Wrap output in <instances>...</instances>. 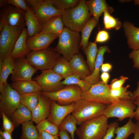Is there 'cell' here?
<instances>
[{"label":"cell","mask_w":139,"mask_h":139,"mask_svg":"<svg viewBox=\"0 0 139 139\" xmlns=\"http://www.w3.org/2000/svg\"><path fill=\"white\" fill-rule=\"evenodd\" d=\"M137 129L134 134V137L133 139H139V121Z\"/></svg>","instance_id":"obj_54"},{"label":"cell","mask_w":139,"mask_h":139,"mask_svg":"<svg viewBox=\"0 0 139 139\" xmlns=\"http://www.w3.org/2000/svg\"><path fill=\"white\" fill-rule=\"evenodd\" d=\"M86 57V62L91 73L93 71L98 49L95 42H89L87 47L83 50Z\"/></svg>","instance_id":"obj_30"},{"label":"cell","mask_w":139,"mask_h":139,"mask_svg":"<svg viewBox=\"0 0 139 139\" xmlns=\"http://www.w3.org/2000/svg\"><path fill=\"white\" fill-rule=\"evenodd\" d=\"M31 111L24 106L20 103L12 114L10 119L18 127L20 124L31 120Z\"/></svg>","instance_id":"obj_27"},{"label":"cell","mask_w":139,"mask_h":139,"mask_svg":"<svg viewBox=\"0 0 139 139\" xmlns=\"http://www.w3.org/2000/svg\"><path fill=\"white\" fill-rule=\"evenodd\" d=\"M36 126L39 133L44 131L54 135H58L59 132L58 127L47 119L39 123Z\"/></svg>","instance_id":"obj_38"},{"label":"cell","mask_w":139,"mask_h":139,"mask_svg":"<svg viewBox=\"0 0 139 139\" xmlns=\"http://www.w3.org/2000/svg\"><path fill=\"white\" fill-rule=\"evenodd\" d=\"M24 27H13L4 25L0 32V60L3 61L11 56Z\"/></svg>","instance_id":"obj_6"},{"label":"cell","mask_w":139,"mask_h":139,"mask_svg":"<svg viewBox=\"0 0 139 139\" xmlns=\"http://www.w3.org/2000/svg\"><path fill=\"white\" fill-rule=\"evenodd\" d=\"M77 120L71 114L67 115L62 121L58 126L59 131L65 130L70 134L71 139H75L74 134L77 128Z\"/></svg>","instance_id":"obj_31"},{"label":"cell","mask_w":139,"mask_h":139,"mask_svg":"<svg viewBox=\"0 0 139 139\" xmlns=\"http://www.w3.org/2000/svg\"><path fill=\"white\" fill-rule=\"evenodd\" d=\"M0 139H4L3 136L1 135H0Z\"/></svg>","instance_id":"obj_57"},{"label":"cell","mask_w":139,"mask_h":139,"mask_svg":"<svg viewBox=\"0 0 139 139\" xmlns=\"http://www.w3.org/2000/svg\"><path fill=\"white\" fill-rule=\"evenodd\" d=\"M91 16L85 0H80L76 6L64 11L61 15L66 27L79 32Z\"/></svg>","instance_id":"obj_1"},{"label":"cell","mask_w":139,"mask_h":139,"mask_svg":"<svg viewBox=\"0 0 139 139\" xmlns=\"http://www.w3.org/2000/svg\"><path fill=\"white\" fill-rule=\"evenodd\" d=\"M76 106L75 102L68 105L62 106L51 100L50 113L47 119L58 127L62 120L72 113Z\"/></svg>","instance_id":"obj_15"},{"label":"cell","mask_w":139,"mask_h":139,"mask_svg":"<svg viewBox=\"0 0 139 139\" xmlns=\"http://www.w3.org/2000/svg\"><path fill=\"white\" fill-rule=\"evenodd\" d=\"M25 1L37 15L42 25L50 18L61 15L64 11L55 7L50 0H26Z\"/></svg>","instance_id":"obj_9"},{"label":"cell","mask_w":139,"mask_h":139,"mask_svg":"<svg viewBox=\"0 0 139 139\" xmlns=\"http://www.w3.org/2000/svg\"><path fill=\"white\" fill-rule=\"evenodd\" d=\"M100 77L103 83L106 84H108L110 78V74L108 72H102Z\"/></svg>","instance_id":"obj_50"},{"label":"cell","mask_w":139,"mask_h":139,"mask_svg":"<svg viewBox=\"0 0 139 139\" xmlns=\"http://www.w3.org/2000/svg\"><path fill=\"white\" fill-rule=\"evenodd\" d=\"M110 52L108 47L107 46L99 47L98 49L94 71L91 74L85 77L83 80L92 85L95 84L100 81V73L103 61L104 55L106 52Z\"/></svg>","instance_id":"obj_18"},{"label":"cell","mask_w":139,"mask_h":139,"mask_svg":"<svg viewBox=\"0 0 139 139\" xmlns=\"http://www.w3.org/2000/svg\"><path fill=\"white\" fill-rule=\"evenodd\" d=\"M61 83L64 85H75L78 86L81 88L82 92L88 91L92 85L85 80L81 79L78 75L74 74L65 79Z\"/></svg>","instance_id":"obj_34"},{"label":"cell","mask_w":139,"mask_h":139,"mask_svg":"<svg viewBox=\"0 0 139 139\" xmlns=\"http://www.w3.org/2000/svg\"><path fill=\"white\" fill-rule=\"evenodd\" d=\"M98 23L96 19L93 16L90 18L86 22L81 31L80 48L83 50L88 45L89 39L93 29L95 27Z\"/></svg>","instance_id":"obj_29"},{"label":"cell","mask_w":139,"mask_h":139,"mask_svg":"<svg viewBox=\"0 0 139 139\" xmlns=\"http://www.w3.org/2000/svg\"><path fill=\"white\" fill-rule=\"evenodd\" d=\"M74 74L79 76L82 79L91 74L83 56L80 54L73 56L69 61Z\"/></svg>","instance_id":"obj_20"},{"label":"cell","mask_w":139,"mask_h":139,"mask_svg":"<svg viewBox=\"0 0 139 139\" xmlns=\"http://www.w3.org/2000/svg\"><path fill=\"white\" fill-rule=\"evenodd\" d=\"M8 4L20 8L27 11L29 6L27 4L25 0H7Z\"/></svg>","instance_id":"obj_42"},{"label":"cell","mask_w":139,"mask_h":139,"mask_svg":"<svg viewBox=\"0 0 139 139\" xmlns=\"http://www.w3.org/2000/svg\"><path fill=\"white\" fill-rule=\"evenodd\" d=\"M58 36L44 30L33 37L27 38L26 43L31 51L38 50L49 48V46Z\"/></svg>","instance_id":"obj_16"},{"label":"cell","mask_w":139,"mask_h":139,"mask_svg":"<svg viewBox=\"0 0 139 139\" xmlns=\"http://www.w3.org/2000/svg\"><path fill=\"white\" fill-rule=\"evenodd\" d=\"M27 29L24 27L22 32L17 40L11 54V56L14 59L24 57L31 51L27 44Z\"/></svg>","instance_id":"obj_23"},{"label":"cell","mask_w":139,"mask_h":139,"mask_svg":"<svg viewBox=\"0 0 139 139\" xmlns=\"http://www.w3.org/2000/svg\"><path fill=\"white\" fill-rule=\"evenodd\" d=\"M110 38V35L108 32L105 30L99 31L97 33L95 42L102 43L108 41Z\"/></svg>","instance_id":"obj_43"},{"label":"cell","mask_w":139,"mask_h":139,"mask_svg":"<svg viewBox=\"0 0 139 139\" xmlns=\"http://www.w3.org/2000/svg\"><path fill=\"white\" fill-rule=\"evenodd\" d=\"M40 92L38 95V103L31 112V120L37 124L47 119L50 114L51 110V100L41 94Z\"/></svg>","instance_id":"obj_17"},{"label":"cell","mask_w":139,"mask_h":139,"mask_svg":"<svg viewBox=\"0 0 139 139\" xmlns=\"http://www.w3.org/2000/svg\"><path fill=\"white\" fill-rule=\"evenodd\" d=\"M112 67L111 64L109 63H103L101 67V70L102 72H108L112 69Z\"/></svg>","instance_id":"obj_48"},{"label":"cell","mask_w":139,"mask_h":139,"mask_svg":"<svg viewBox=\"0 0 139 139\" xmlns=\"http://www.w3.org/2000/svg\"><path fill=\"white\" fill-rule=\"evenodd\" d=\"M76 106L71 113L76 119L78 125L85 121L103 115L108 105L81 99L75 102Z\"/></svg>","instance_id":"obj_5"},{"label":"cell","mask_w":139,"mask_h":139,"mask_svg":"<svg viewBox=\"0 0 139 139\" xmlns=\"http://www.w3.org/2000/svg\"><path fill=\"white\" fill-rule=\"evenodd\" d=\"M25 21L27 27V38L34 36L42 31V25L30 6L25 13Z\"/></svg>","instance_id":"obj_22"},{"label":"cell","mask_w":139,"mask_h":139,"mask_svg":"<svg viewBox=\"0 0 139 139\" xmlns=\"http://www.w3.org/2000/svg\"><path fill=\"white\" fill-rule=\"evenodd\" d=\"M136 106L132 99L116 100L108 105L103 115L107 118L115 117L121 121L127 118L134 117Z\"/></svg>","instance_id":"obj_7"},{"label":"cell","mask_w":139,"mask_h":139,"mask_svg":"<svg viewBox=\"0 0 139 139\" xmlns=\"http://www.w3.org/2000/svg\"><path fill=\"white\" fill-rule=\"evenodd\" d=\"M7 0H0V7L1 9L3 8L8 5Z\"/></svg>","instance_id":"obj_53"},{"label":"cell","mask_w":139,"mask_h":139,"mask_svg":"<svg viewBox=\"0 0 139 139\" xmlns=\"http://www.w3.org/2000/svg\"><path fill=\"white\" fill-rule=\"evenodd\" d=\"M129 58L132 59L133 62V67L139 69V49L133 50L129 55Z\"/></svg>","instance_id":"obj_45"},{"label":"cell","mask_w":139,"mask_h":139,"mask_svg":"<svg viewBox=\"0 0 139 139\" xmlns=\"http://www.w3.org/2000/svg\"><path fill=\"white\" fill-rule=\"evenodd\" d=\"M40 139H60L58 135H54L42 131L39 133Z\"/></svg>","instance_id":"obj_46"},{"label":"cell","mask_w":139,"mask_h":139,"mask_svg":"<svg viewBox=\"0 0 139 139\" xmlns=\"http://www.w3.org/2000/svg\"><path fill=\"white\" fill-rule=\"evenodd\" d=\"M108 119L103 115L82 123L75 132L79 139H101L108 129Z\"/></svg>","instance_id":"obj_3"},{"label":"cell","mask_w":139,"mask_h":139,"mask_svg":"<svg viewBox=\"0 0 139 139\" xmlns=\"http://www.w3.org/2000/svg\"><path fill=\"white\" fill-rule=\"evenodd\" d=\"M26 11L8 4L0 10V22L13 27H24Z\"/></svg>","instance_id":"obj_13"},{"label":"cell","mask_w":139,"mask_h":139,"mask_svg":"<svg viewBox=\"0 0 139 139\" xmlns=\"http://www.w3.org/2000/svg\"><path fill=\"white\" fill-rule=\"evenodd\" d=\"M85 3L91 15L98 22L100 16L105 11H107L111 14L114 10L105 0H88L85 1Z\"/></svg>","instance_id":"obj_21"},{"label":"cell","mask_w":139,"mask_h":139,"mask_svg":"<svg viewBox=\"0 0 139 139\" xmlns=\"http://www.w3.org/2000/svg\"><path fill=\"white\" fill-rule=\"evenodd\" d=\"M53 70L56 73L65 79L74 74L70 66L69 62L61 56L54 66Z\"/></svg>","instance_id":"obj_32"},{"label":"cell","mask_w":139,"mask_h":139,"mask_svg":"<svg viewBox=\"0 0 139 139\" xmlns=\"http://www.w3.org/2000/svg\"><path fill=\"white\" fill-rule=\"evenodd\" d=\"M118 126V123L116 121L110 123L105 134L101 139H112L114 136L115 129Z\"/></svg>","instance_id":"obj_44"},{"label":"cell","mask_w":139,"mask_h":139,"mask_svg":"<svg viewBox=\"0 0 139 139\" xmlns=\"http://www.w3.org/2000/svg\"><path fill=\"white\" fill-rule=\"evenodd\" d=\"M134 102L136 106L134 117L137 121H139V95L135 98Z\"/></svg>","instance_id":"obj_47"},{"label":"cell","mask_w":139,"mask_h":139,"mask_svg":"<svg viewBox=\"0 0 139 139\" xmlns=\"http://www.w3.org/2000/svg\"><path fill=\"white\" fill-rule=\"evenodd\" d=\"M80 0H50L54 6L57 9L65 11L76 6Z\"/></svg>","instance_id":"obj_39"},{"label":"cell","mask_w":139,"mask_h":139,"mask_svg":"<svg viewBox=\"0 0 139 139\" xmlns=\"http://www.w3.org/2000/svg\"><path fill=\"white\" fill-rule=\"evenodd\" d=\"M127 43L129 48L133 50L139 49V28L132 23L125 21L122 24Z\"/></svg>","instance_id":"obj_19"},{"label":"cell","mask_w":139,"mask_h":139,"mask_svg":"<svg viewBox=\"0 0 139 139\" xmlns=\"http://www.w3.org/2000/svg\"><path fill=\"white\" fill-rule=\"evenodd\" d=\"M54 48L49 47L38 50H32L26 56L29 63L37 70H53L61 56Z\"/></svg>","instance_id":"obj_4"},{"label":"cell","mask_w":139,"mask_h":139,"mask_svg":"<svg viewBox=\"0 0 139 139\" xmlns=\"http://www.w3.org/2000/svg\"><path fill=\"white\" fill-rule=\"evenodd\" d=\"M55 50L69 61L74 56L79 54L81 38L79 32L64 27L58 37Z\"/></svg>","instance_id":"obj_2"},{"label":"cell","mask_w":139,"mask_h":139,"mask_svg":"<svg viewBox=\"0 0 139 139\" xmlns=\"http://www.w3.org/2000/svg\"><path fill=\"white\" fill-rule=\"evenodd\" d=\"M58 136L60 139H71L69 133L65 130L59 131Z\"/></svg>","instance_id":"obj_49"},{"label":"cell","mask_w":139,"mask_h":139,"mask_svg":"<svg viewBox=\"0 0 139 139\" xmlns=\"http://www.w3.org/2000/svg\"><path fill=\"white\" fill-rule=\"evenodd\" d=\"M129 85L122 86L120 88L115 90L111 89V95L115 101L122 99H132V93L128 91Z\"/></svg>","instance_id":"obj_37"},{"label":"cell","mask_w":139,"mask_h":139,"mask_svg":"<svg viewBox=\"0 0 139 139\" xmlns=\"http://www.w3.org/2000/svg\"><path fill=\"white\" fill-rule=\"evenodd\" d=\"M31 120L22 125V133L20 139H40V136L36 126Z\"/></svg>","instance_id":"obj_33"},{"label":"cell","mask_w":139,"mask_h":139,"mask_svg":"<svg viewBox=\"0 0 139 139\" xmlns=\"http://www.w3.org/2000/svg\"><path fill=\"white\" fill-rule=\"evenodd\" d=\"M14 66L11 80L12 82L32 80V77L37 70L24 57L14 59Z\"/></svg>","instance_id":"obj_14"},{"label":"cell","mask_w":139,"mask_h":139,"mask_svg":"<svg viewBox=\"0 0 139 139\" xmlns=\"http://www.w3.org/2000/svg\"><path fill=\"white\" fill-rule=\"evenodd\" d=\"M0 112L3 120V131L12 134L16 126L13 121L6 115L3 111Z\"/></svg>","instance_id":"obj_40"},{"label":"cell","mask_w":139,"mask_h":139,"mask_svg":"<svg viewBox=\"0 0 139 139\" xmlns=\"http://www.w3.org/2000/svg\"><path fill=\"white\" fill-rule=\"evenodd\" d=\"M82 91L80 88L75 85H66L61 89L54 92L41 91L42 94L56 101L62 106L70 105L81 99Z\"/></svg>","instance_id":"obj_8"},{"label":"cell","mask_w":139,"mask_h":139,"mask_svg":"<svg viewBox=\"0 0 139 139\" xmlns=\"http://www.w3.org/2000/svg\"><path fill=\"white\" fill-rule=\"evenodd\" d=\"M119 2H129L131 1H132L131 0H119Z\"/></svg>","instance_id":"obj_56"},{"label":"cell","mask_w":139,"mask_h":139,"mask_svg":"<svg viewBox=\"0 0 139 139\" xmlns=\"http://www.w3.org/2000/svg\"><path fill=\"white\" fill-rule=\"evenodd\" d=\"M128 79V77L121 76L119 79H112L109 85L111 89L115 90L120 88Z\"/></svg>","instance_id":"obj_41"},{"label":"cell","mask_w":139,"mask_h":139,"mask_svg":"<svg viewBox=\"0 0 139 139\" xmlns=\"http://www.w3.org/2000/svg\"><path fill=\"white\" fill-rule=\"evenodd\" d=\"M109 85L100 81L92 85L88 91L82 92L81 99L109 105L114 101L111 95Z\"/></svg>","instance_id":"obj_11"},{"label":"cell","mask_w":139,"mask_h":139,"mask_svg":"<svg viewBox=\"0 0 139 139\" xmlns=\"http://www.w3.org/2000/svg\"><path fill=\"white\" fill-rule=\"evenodd\" d=\"M10 84L20 94L42 91L41 88L37 82L33 80L18 81L12 82Z\"/></svg>","instance_id":"obj_24"},{"label":"cell","mask_w":139,"mask_h":139,"mask_svg":"<svg viewBox=\"0 0 139 139\" xmlns=\"http://www.w3.org/2000/svg\"><path fill=\"white\" fill-rule=\"evenodd\" d=\"M137 88L132 93V99L134 101L135 98L139 95V81L137 82Z\"/></svg>","instance_id":"obj_52"},{"label":"cell","mask_w":139,"mask_h":139,"mask_svg":"<svg viewBox=\"0 0 139 139\" xmlns=\"http://www.w3.org/2000/svg\"><path fill=\"white\" fill-rule=\"evenodd\" d=\"M0 95V110L9 119L21 103L20 94L7 82Z\"/></svg>","instance_id":"obj_10"},{"label":"cell","mask_w":139,"mask_h":139,"mask_svg":"<svg viewBox=\"0 0 139 139\" xmlns=\"http://www.w3.org/2000/svg\"><path fill=\"white\" fill-rule=\"evenodd\" d=\"M103 22L104 27L107 30H118L122 25V22L117 18L112 16L107 11L103 12Z\"/></svg>","instance_id":"obj_36"},{"label":"cell","mask_w":139,"mask_h":139,"mask_svg":"<svg viewBox=\"0 0 139 139\" xmlns=\"http://www.w3.org/2000/svg\"><path fill=\"white\" fill-rule=\"evenodd\" d=\"M41 74L33 78L41 87L42 91L51 92L58 91L64 85L61 83L63 77L53 70L41 71Z\"/></svg>","instance_id":"obj_12"},{"label":"cell","mask_w":139,"mask_h":139,"mask_svg":"<svg viewBox=\"0 0 139 139\" xmlns=\"http://www.w3.org/2000/svg\"><path fill=\"white\" fill-rule=\"evenodd\" d=\"M0 135H2L4 139H13L11 134L4 131H0Z\"/></svg>","instance_id":"obj_51"},{"label":"cell","mask_w":139,"mask_h":139,"mask_svg":"<svg viewBox=\"0 0 139 139\" xmlns=\"http://www.w3.org/2000/svg\"><path fill=\"white\" fill-rule=\"evenodd\" d=\"M134 2L135 5H138L139 6V0H135L134 1Z\"/></svg>","instance_id":"obj_55"},{"label":"cell","mask_w":139,"mask_h":139,"mask_svg":"<svg viewBox=\"0 0 139 139\" xmlns=\"http://www.w3.org/2000/svg\"><path fill=\"white\" fill-rule=\"evenodd\" d=\"M64 25L61 15H56L49 19L43 24L42 30L58 37L63 30Z\"/></svg>","instance_id":"obj_26"},{"label":"cell","mask_w":139,"mask_h":139,"mask_svg":"<svg viewBox=\"0 0 139 139\" xmlns=\"http://www.w3.org/2000/svg\"><path fill=\"white\" fill-rule=\"evenodd\" d=\"M138 121L136 124L134 123L132 118L129 119L127 123L123 126L117 127L115 129L114 134L116 136L114 139H127L130 135L134 134L138 126Z\"/></svg>","instance_id":"obj_28"},{"label":"cell","mask_w":139,"mask_h":139,"mask_svg":"<svg viewBox=\"0 0 139 139\" xmlns=\"http://www.w3.org/2000/svg\"><path fill=\"white\" fill-rule=\"evenodd\" d=\"M14 66V61L10 56L3 61L0 60V92L3 91L4 85L7 82L9 75L13 73Z\"/></svg>","instance_id":"obj_25"},{"label":"cell","mask_w":139,"mask_h":139,"mask_svg":"<svg viewBox=\"0 0 139 139\" xmlns=\"http://www.w3.org/2000/svg\"><path fill=\"white\" fill-rule=\"evenodd\" d=\"M40 92L20 94L21 103L24 106L31 112L38 102V95Z\"/></svg>","instance_id":"obj_35"}]
</instances>
